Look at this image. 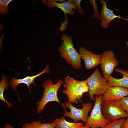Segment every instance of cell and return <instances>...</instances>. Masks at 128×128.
Masks as SVG:
<instances>
[{
  "instance_id": "obj_1",
  "label": "cell",
  "mask_w": 128,
  "mask_h": 128,
  "mask_svg": "<svg viewBox=\"0 0 128 128\" xmlns=\"http://www.w3.org/2000/svg\"><path fill=\"white\" fill-rule=\"evenodd\" d=\"M65 88L62 93L67 96L68 102L77 104L78 101L81 102L83 95L88 92L89 87L86 80L80 81L75 79L69 76L65 78V83L63 85Z\"/></svg>"
},
{
  "instance_id": "obj_2",
  "label": "cell",
  "mask_w": 128,
  "mask_h": 128,
  "mask_svg": "<svg viewBox=\"0 0 128 128\" xmlns=\"http://www.w3.org/2000/svg\"><path fill=\"white\" fill-rule=\"evenodd\" d=\"M61 38L62 41L58 50L61 57L74 68H80L82 66L81 56L73 46L72 37L64 34L61 36Z\"/></svg>"
},
{
  "instance_id": "obj_3",
  "label": "cell",
  "mask_w": 128,
  "mask_h": 128,
  "mask_svg": "<svg viewBox=\"0 0 128 128\" xmlns=\"http://www.w3.org/2000/svg\"><path fill=\"white\" fill-rule=\"evenodd\" d=\"M63 83L62 80L59 79L56 83L54 84L51 80L49 79L42 83L41 86L44 88L43 96L41 100L36 103L38 114L40 113L43 110L46 104L50 102H57L61 104L64 109H66L64 104H62L57 96L59 89Z\"/></svg>"
},
{
  "instance_id": "obj_4",
  "label": "cell",
  "mask_w": 128,
  "mask_h": 128,
  "mask_svg": "<svg viewBox=\"0 0 128 128\" xmlns=\"http://www.w3.org/2000/svg\"><path fill=\"white\" fill-rule=\"evenodd\" d=\"M86 80L89 87L90 99L92 100H95L94 95H103L109 87L107 80L101 76L98 67Z\"/></svg>"
},
{
  "instance_id": "obj_5",
  "label": "cell",
  "mask_w": 128,
  "mask_h": 128,
  "mask_svg": "<svg viewBox=\"0 0 128 128\" xmlns=\"http://www.w3.org/2000/svg\"><path fill=\"white\" fill-rule=\"evenodd\" d=\"M101 110L104 117L110 122L128 117V114L123 108L120 101H102Z\"/></svg>"
},
{
  "instance_id": "obj_6",
  "label": "cell",
  "mask_w": 128,
  "mask_h": 128,
  "mask_svg": "<svg viewBox=\"0 0 128 128\" xmlns=\"http://www.w3.org/2000/svg\"><path fill=\"white\" fill-rule=\"evenodd\" d=\"M102 95L96 96L95 103L90 116L85 125L91 128H98L105 127L110 122L103 115L101 110Z\"/></svg>"
},
{
  "instance_id": "obj_7",
  "label": "cell",
  "mask_w": 128,
  "mask_h": 128,
  "mask_svg": "<svg viewBox=\"0 0 128 128\" xmlns=\"http://www.w3.org/2000/svg\"><path fill=\"white\" fill-rule=\"evenodd\" d=\"M66 107L69 109L70 111L65 110V113L64 116L68 117L73 120L74 122H77L82 120L85 123L88 118V114L91 110L92 103H82V108L78 109L74 107L71 103L66 102L64 104Z\"/></svg>"
},
{
  "instance_id": "obj_8",
  "label": "cell",
  "mask_w": 128,
  "mask_h": 128,
  "mask_svg": "<svg viewBox=\"0 0 128 128\" xmlns=\"http://www.w3.org/2000/svg\"><path fill=\"white\" fill-rule=\"evenodd\" d=\"M60 0H49L46 1V5L48 7H56L60 9L64 13L65 16V20L62 24L60 27L61 31L64 30L67 28L68 23L67 20L66 14L73 16L75 14V11H77L78 8L73 3V0H68V1L59 2Z\"/></svg>"
},
{
  "instance_id": "obj_9",
  "label": "cell",
  "mask_w": 128,
  "mask_h": 128,
  "mask_svg": "<svg viewBox=\"0 0 128 128\" xmlns=\"http://www.w3.org/2000/svg\"><path fill=\"white\" fill-rule=\"evenodd\" d=\"M100 67L103 72L104 77L106 80L112 74L114 68L118 64L119 62L114 54L111 50L103 52Z\"/></svg>"
},
{
  "instance_id": "obj_10",
  "label": "cell",
  "mask_w": 128,
  "mask_h": 128,
  "mask_svg": "<svg viewBox=\"0 0 128 128\" xmlns=\"http://www.w3.org/2000/svg\"><path fill=\"white\" fill-rule=\"evenodd\" d=\"M79 54L84 61L86 69L89 70L100 65L101 55L95 54L83 47L80 48Z\"/></svg>"
},
{
  "instance_id": "obj_11",
  "label": "cell",
  "mask_w": 128,
  "mask_h": 128,
  "mask_svg": "<svg viewBox=\"0 0 128 128\" xmlns=\"http://www.w3.org/2000/svg\"><path fill=\"white\" fill-rule=\"evenodd\" d=\"M128 96V89L121 87H109L102 95V101H120L123 97Z\"/></svg>"
},
{
  "instance_id": "obj_12",
  "label": "cell",
  "mask_w": 128,
  "mask_h": 128,
  "mask_svg": "<svg viewBox=\"0 0 128 128\" xmlns=\"http://www.w3.org/2000/svg\"><path fill=\"white\" fill-rule=\"evenodd\" d=\"M102 8L101 9L100 17L102 19L100 24L105 29H107L111 21L116 18L123 19L128 21V19L123 18L120 15H117L114 13V11L107 7V4L108 1L100 0Z\"/></svg>"
},
{
  "instance_id": "obj_13",
  "label": "cell",
  "mask_w": 128,
  "mask_h": 128,
  "mask_svg": "<svg viewBox=\"0 0 128 128\" xmlns=\"http://www.w3.org/2000/svg\"><path fill=\"white\" fill-rule=\"evenodd\" d=\"M49 66L48 65H47L43 71L36 75L32 76H27L21 79H17L16 77H14L12 78L10 82V85L13 90L14 91H16V87L18 85L21 83L25 84L28 87L29 92H31V91L30 88V85L33 83L34 86H37V85L34 81V79L43 74L49 73L50 71V70L49 69Z\"/></svg>"
},
{
  "instance_id": "obj_14",
  "label": "cell",
  "mask_w": 128,
  "mask_h": 128,
  "mask_svg": "<svg viewBox=\"0 0 128 128\" xmlns=\"http://www.w3.org/2000/svg\"><path fill=\"white\" fill-rule=\"evenodd\" d=\"M114 71L121 73L123 75V77L118 79L110 76L106 80L109 87L118 86L128 89V70H123L121 69L117 68L114 70Z\"/></svg>"
},
{
  "instance_id": "obj_15",
  "label": "cell",
  "mask_w": 128,
  "mask_h": 128,
  "mask_svg": "<svg viewBox=\"0 0 128 128\" xmlns=\"http://www.w3.org/2000/svg\"><path fill=\"white\" fill-rule=\"evenodd\" d=\"M53 122L56 128H78L83 125L82 123L67 121L65 120L64 116L60 119H56Z\"/></svg>"
},
{
  "instance_id": "obj_16",
  "label": "cell",
  "mask_w": 128,
  "mask_h": 128,
  "mask_svg": "<svg viewBox=\"0 0 128 128\" xmlns=\"http://www.w3.org/2000/svg\"><path fill=\"white\" fill-rule=\"evenodd\" d=\"M8 78L4 75H3L2 80L0 83V99L4 101L7 104L8 108H11L13 105L5 100L4 97V93L5 89L9 88V84L8 83Z\"/></svg>"
},
{
  "instance_id": "obj_17",
  "label": "cell",
  "mask_w": 128,
  "mask_h": 128,
  "mask_svg": "<svg viewBox=\"0 0 128 128\" xmlns=\"http://www.w3.org/2000/svg\"><path fill=\"white\" fill-rule=\"evenodd\" d=\"M31 123L34 128H55V125L53 122L52 123H43L40 121H36L33 122Z\"/></svg>"
},
{
  "instance_id": "obj_18",
  "label": "cell",
  "mask_w": 128,
  "mask_h": 128,
  "mask_svg": "<svg viewBox=\"0 0 128 128\" xmlns=\"http://www.w3.org/2000/svg\"><path fill=\"white\" fill-rule=\"evenodd\" d=\"M12 0H0V13L2 15L7 14L9 11L8 5Z\"/></svg>"
},
{
  "instance_id": "obj_19",
  "label": "cell",
  "mask_w": 128,
  "mask_h": 128,
  "mask_svg": "<svg viewBox=\"0 0 128 128\" xmlns=\"http://www.w3.org/2000/svg\"><path fill=\"white\" fill-rule=\"evenodd\" d=\"M125 119L124 118L118 119L110 122L104 127L100 128H120Z\"/></svg>"
},
{
  "instance_id": "obj_20",
  "label": "cell",
  "mask_w": 128,
  "mask_h": 128,
  "mask_svg": "<svg viewBox=\"0 0 128 128\" xmlns=\"http://www.w3.org/2000/svg\"><path fill=\"white\" fill-rule=\"evenodd\" d=\"M90 2L92 4L93 7L94 11V13L93 16L92 18H95L97 20H101V19L100 17V15L97 12V5L96 4L94 0H89Z\"/></svg>"
},
{
  "instance_id": "obj_21",
  "label": "cell",
  "mask_w": 128,
  "mask_h": 128,
  "mask_svg": "<svg viewBox=\"0 0 128 128\" xmlns=\"http://www.w3.org/2000/svg\"><path fill=\"white\" fill-rule=\"evenodd\" d=\"M120 101L123 108L128 114V96L123 98Z\"/></svg>"
},
{
  "instance_id": "obj_22",
  "label": "cell",
  "mask_w": 128,
  "mask_h": 128,
  "mask_svg": "<svg viewBox=\"0 0 128 128\" xmlns=\"http://www.w3.org/2000/svg\"><path fill=\"white\" fill-rule=\"evenodd\" d=\"M82 0H73V3L76 5L78 8L79 12L82 14L84 13L83 9L81 7V3Z\"/></svg>"
},
{
  "instance_id": "obj_23",
  "label": "cell",
  "mask_w": 128,
  "mask_h": 128,
  "mask_svg": "<svg viewBox=\"0 0 128 128\" xmlns=\"http://www.w3.org/2000/svg\"><path fill=\"white\" fill-rule=\"evenodd\" d=\"M120 128H128V117L125 119Z\"/></svg>"
},
{
  "instance_id": "obj_24",
  "label": "cell",
  "mask_w": 128,
  "mask_h": 128,
  "mask_svg": "<svg viewBox=\"0 0 128 128\" xmlns=\"http://www.w3.org/2000/svg\"><path fill=\"white\" fill-rule=\"evenodd\" d=\"M22 128H34L31 123H26L23 126Z\"/></svg>"
},
{
  "instance_id": "obj_25",
  "label": "cell",
  "mask_w": 128,
  "mask_h": 128,
  "mask_svg": "<svg viewBox=\"0 0 128 128\" xmlns=\"http://www.w3.org/2000/svg\"><path fill=\"white\" fill-rule=\"evenodd\" d=\"M4 128H15L12 126L11 125L9 124H5L4 127Z\"/></svg>"
},
{
  "instance_id": "obj_26",
  "label": "cell",
  "mask_w": 128,
  "mask_h": 128,
  "mask_svg": "<svg viewBox=\"0 0 128 128\" xmlns=\"http://www.w3.org/2000/svg\"><path fill=\"white\" fill-rule=\"evenodd\" d=\"M78 128H91L89 126L85 125H82L80 127Z\"/></svg>"
},
{
  "instance_id": "obj_27",
  "label": "cell",
  "mask_w": 128,
  "mask_h": 128,
  "mask_svg": "<svg viewBox=\"0 0 128 128\" xmlns=\"http://www.w3.org/2000/svg\"><path fill=\"white\" fill-rule=\"evenodd\" d=\"M126 44L127 46L128 47V41L126 42Z\"/></svg>"
}]
</instances>
